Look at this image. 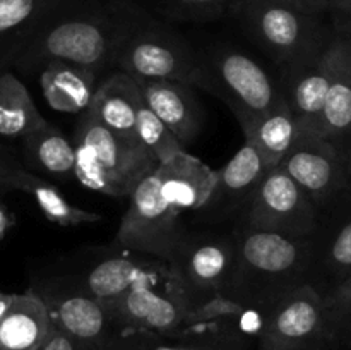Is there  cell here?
I'll use <instances>...</instances> for the list:
<instances>
[{
    "label": "cell",
    "instance_id": "cell-1",
    "mask_svg": "<svg viewBox=\"0 0 351 350\" xmlns=\"http://www.w3.org/2000/svg\"><path fill=\"white\" fill-rule=\"evenodd\" d=\"M149 16L143 0H60L19 51L12 71L34 75L48 60H65L101 75L115 69L125 38Z\"/></svg>",
    "mask_w": 351,
    "mask_h": 350
},
{
    "label": "cell",
    "instance_id": "cell-2",
    "mask_svg": "<svg viewBox=\"0 0 351 350\" xmlns=\"http://www.w3.org/2000/svg\"><path fill=\"white\" fill-rule=\"evenodd\" d=\"M235 266L226 297L269 307L307 285L308 237H293L235 223Z\"/></svg>",
    "mask_w": 351,
    "mask_h": 350
},
{
    "label": "cell",
    "instance_id": "cell-3",
    "mask_svg": "<svg viewBox=\"0 0 351 350\" xmlns=\"http://www.w3.org/2000/svg\"><path fill=\"white\" fill-rule=\"evenodd\" d=\"M72 144L75 180L99 194L130 196L136 185L158 167L156 158L137 137L108 129L89 110L81 113Z\"/></svg>",
    "mask_w": 351,
    "mask_h": 350
},
{
    "label": "cell",
    "instance_id": "cell-4",
    "mask_svg": "<svg viewBox=\"0 0 351 350\" xmlns=\"http://www.w3.org/2000/svg\"><path fill=\"white\" fill-rule=\"evenodd\" d=\"M233 17L285 72L317 55L331 38L324 16L274 0H240Z\"/></svg>",
    "mask_w": 351,
    "mask_h": 350
},
{
    "label": "cell",
    "instance_id": "cell-5",
    "mask_svg": "<svg viewBox=\"0 0 351 350\" xmlns=\"http://www.w3.org/2000/svg\"><path fill=\"white\" fill-rule=\"evenodd\" d=\"M115 69L134 79L177 81L206 88L204 60L170 23L149 17L137 24L120 47Z\"/></svg>",
    "mask_w": 351,
    "mask_h": 350
},
{
    "label": "cell",
    "instance_id": "cell-6",
    "mask_svg": "<svg viewBox=\"0 0 351 350\" xmlns=\"http://www.w3.org/2000/svg\"><path fill=\"white\" fill-rule=\"evenodd\" d=\"M204 60V91L218 96L239 120L242 132L273 108L283 95L266 69L235 47H218Z\"/></svg>",
    "mask_w": 351,
    "mask_h": 350
},
{
    "label": "cell",
    "instance_id": "cell-7",
    "mask_svg": "<svg viewBox=\"0 0 351 350\" xmlns=\"http://www.w3.org/2000/svg\"><path fill=\"white\" fill-rule=\"evenodd\" d=\"M168 263L191 307L213 295L226 294L235 266L233 232L185 226Z\"/></svg>",
    "mask_w": 351,
    "mask_h": 350
},
{
    "label": "cell",
    "instance_id": "cell-8",
    "mask_svg": "<svg viewBox=\"0 0 351 350\" xmlns=\"http://www.w3.org/2000/svg\"><path fill=\"white\" fill-rule=\"evenodd\" d=\"M259 350H332V329L324 299L302 285L278 299L266 312Z\"/></svg>",
    "mask_w": 351,
    "mask_h": 350
},
{
    "label": "cell",
    "instance_id": "cell-9",
    "mask_svg": "<svg viewBox=\"0 0 351 350\" xmlns=\"http://www.w3.org/2000/svg\"><path fill=\"white\" fill-rule=\"evenodd\" d=\"M129 198V208L120 220L113 246L170 261L185 226L180 213L161 196L156 168L136 185Z\"/></svg>",
    "mask_w": 351,
    "mask_h": 350
},
{
    "label": "cell",
    "instance_id": "cell-10",
    "mask_svg": "<svg viewBox=\"0 0 351 350\" xmlns=\"http://www.w3.org/2000/svg\"><path fill=\"white\" fill-rule=\"evenodd\" d=\"M103 305L123 336L180 335L191 309L187 295L175 275L160 281L137 285L117 301Z\"/></svg>",
    "mask_w": 351,
    "mask_h": 350
},
{
    "label": "cell",
    "instance_id": "cell-11",
    "mask_svg": "<svg viewBox=\"0 0 351 350\" xmlns=\"http://www.w3.org/2000/svg\"><path fill=\"white\" fill-rule=\"evenodd\" d=\"M50 314L51 325L86 350H122L123 335L115 328L105 305L55 277L31 287Z\"/></svg>",
    "mask_w": 351,
    "mask_h": 350
},
{
    "label": "cell",
    "instance_id": "cell-12",
    "mask_svg": "<svg viewBox=\"0 0 351 350\" xmlns=\"http://www.w3.org/2000/svg\"><path fill=\"white\" fill-rule=\"evenodd\" d=\"M171 275L173 271L168 261L112 246L101 256H93L84 268L60 278L82 294L108 304L137 285L165 280Z\"/></svg>",
    "mask_w": 351,
    "mask_h": 350
},
{
    "label": "cell",
    "instance_id": "cell-13",
    "mask_svg": "<svg viewBox=\"0 0 351 350\" xmlns=\"http://www.w3.org/2000/svg\"><path fill=\"white\" fill-rule=\"evenodd\" d=\"M317 216L319 209L312 199L290 175L274 167L264 175L237 223L285 235L308 237L317 225Z\"/></svg>",
    "mask_w": 351,
    "mask_h": 350
},
{
    "label": "cell",
    "instance_id": "cell-14",
    "mask_svg": "<svg viewBox=\"0 0 351 350\" xmlns=\"http://www.w3.org/2000/svg\"><path fill=\"white\" fill-rule=\"evenodd\" d=\"M308 244L307 285L326 299L351 270V189L319 209Z\"/></svg>",
    "mask_w": 351,
    "mask_h": 350
},
{
    "label": "cell",
    "instance_id": "cell-15",
    "mask_svg": "<svg viewBox=\"0 0 351 350\" xmlns=\"http://www.w3.org/2000/svg\"><path fill=\"white\" fill-rule=\"evenodd\" d=\"M278 167L293 178L317 209L351 189L345 156L324 137L300 134Z\"/></svg>",
    "mask_w": 351,
    "mask_h": 350
},
{
    "label": "cell",
    "instance_id": "cell-16",
    "mask_svg": "<svg viewBox=\"0 0 351 350\" xmlns=\"http://www.w3.org/2000/svg\"><path fill=\"white\" fill-rule=\"evenodd\" d=\"M269 170L256 148L249 141H243L240 150L216 170L215 187L208 201L194 211L195 222L204 225L233 222L235 225Z\"/></svg>",
    "mask_w": 351,
    "mask_h": 350
},
{
    "label": "cell",
    "instance_id": "cell-17",
    "mask_svg": "<svg viewBox=\"0 0 351 350\" xmlns=\"http://www.w3.org/2000/svg\"><path fill=\"white\" fill-rule=\"evenodd\" d=\"M331 26V38L317 55L285 72L287 91L283 93L297 119L300 134L317 136L319 120L339 51V34L332 21Z\"/></svg>",
    "mask_w": 351,
    "mask_h": 350
},
{
    "label": "cell",
    "instance_id": "cell-18",
    "mask_svg": "<svg viewBox=\"0 0 351 350\" xmlns=\"http://www.w3.org/2000/svg\"><path fill=\"white\" fill-rule=\"evenodd\" d=\"M339 34V51L319 120L317 136L341 153L351 146V21L332 16Z\"/></svg>",
    "mask_w": 351,
    "mask_h": 350
},
{
    "label": "cell",
    "instance_id": "cell-19",
    "mask_svg": "<svg viewBox=\"0 0 351 350\" xmlns=\"http://www.w3.org/2000/svg\"><path fill=\"white\" fill-rule=\"evenodd\" d=\"M147 108L171 130L182 146L191 144L202 129V110L192 86L160 79H134Z\"/></svg>",
    "mask_w": 351,
    "mask_h": 350
},
{
    "label": "cell",
    "instance_id": "cell-20",
    "mask_svg": "<svg viewBox=\"0 0 351 350\" xmlns=\"http://www.w3.org/2000/svg\"><path fill=\"white\" fill-rule=\"evenodd\" d=\"M156 174L161 196L180 215L197 211L208 201L216 182V170L187 150L158 163Z\"/></svg>",
    "mask_w": 351,
    "mask_h": 350
},
{
    "label": "cell",
    "instance_id": "cell-21",
    "mask_svg": "<svg viewBox=\"0 0 351 350\" xmlns=\"http://www.w3.org/2000/svg\"><path fill=\"white\" fill-rule=\"evenodd\" d=\"M48 105L57 112L82 113L89 108L98 88L95 71L65 60H48L36 72Z\"/></svg>",
    "mask_w": 351,
    "mask_h": 350
},
{
    "label": "cell",
    "instance_id": "cell-22",
    "mask_svg": "<svg viewBox=\"0 0 351 350\" xmlns=\"http://www.w3.org/2000/svg\"><path fill=\"white\" fill-rule=\"evenodd\" d=\"M51 329V319L43 299L29 288L16 294L0 319V350H38Z\"/></svg>",
    "mask_w": 351,
    "mask_h": 350
},
{
    "label": "cell",
    "instance_id": "cell-23",
    "mask_svg": "<svg viewBox=\"0 0 351 350\" xmlns=\"http://www.w3.org/2000/svg\"><path fill=\"white\" fill-rule=\"evenodd\" d=\"M141 103L143 95L134 78L115 71L99 82L88 110L108 129L136 137L137 108Z\"/></svg>",
    "mask_w": 351,
    "mask_h": 350
},
{
    "label": "cell",
    "instance_id": "cell-24",
    "mask_svg": "<svg viewBox=\"0 0 351 350\" xmlns=\"http://www.w3.org/2000/svg\"><path fill=\"white\" fill-rule=\"evenodd\" d=\"M60 0H0V74L12 71L24 45Z\"/></svg>",
    "mask_w": 351,
    "mask_h": 350
},
{
    "label": "cell",
    "instance_id": "cell-25",
    "mask_svg": "<svg viewBox=\"0 0 351 350\" xmlns=\"http://www.w3.org/2000/svg\"><path fill=\"white\" fill-rule=\"evenodd\" d=\"M298 136L300 129L297 119L283 93L273 108L261 115L249 127V130L243 132V141H249L261 154L264 163L269 168H274L291 150Z\"/></svg>",
    "mask_w": 351,
    "mask_h": 350
},
{
    "label": "cell",
    "instance_id": "cell-26",
    "mask_svg": "<svg viewBox=\"0 0 351 350\" xmlns=\"http://www.w3.org/2000/svg\"><path fill=\"white\" fill-rule=\"evenodd\" d=\"M23 153L24 161L33 170L58 180L75 178V151L72 139L48 120L23 137Z\"/></svg>",
    "mask_w": 351,
    "mask_h": 350
},
{
    "label": "cell",
    "instance_id": "cell-27",
    "mask_svg": "<svg viewBox=\"0 0 351 350\" xmlns=\"http://www.w3.org/2000/svg\"><path fill=\"white\" fill-rule=\"evenodd\" d=\"M9 191H21L34 199L40 211L48 222L58 226H79L101 220V215L74 206L53 184L26 167H19L12 175Z\"/></svg>",
    "mask_w": 351,
    "mask_h": 350
},
{
    "label": "cell",
    "instance_id": "cell-28",
    "mask_svg": "<svg viewBox=\"0 0 351 350\" xmlns=\"http://www.w3.org/2000/svg\"><path fill=\"white\" fill-rule=\"evenodd\" d=\"M47 122L24 82L5 71L0 74V136L23 139Z\"/></svg>",
    "mask_w": 351,
    "mask_h": 350
},
{
    "label": "cell",
    "instance_id": "cell-29",
    "mask_svg": "<svg viewBox=\"0 0 351 350\" xmlns=\"http://www.w3.org/2000/svg\"><path fill=\"white\" fill-rule=\"evenodd\" d=\"M153 16L167 23H211L233 17L240 0H143Z\"/></svg>",
    "mask_w": 351,
    "mask_h": 350
},
{
    "label": "cell",
    "instance_id": "cell-30",
    "mask_svg": "<svg viewBox=\"0 0 351 350\" xmlns=\"http://www.w3.org/2000/svg\"><path fill=\"white\" fill-rule=\"evenodd\" d=\"M136 137L143 143L144 148L153 153L158 163H165L185 150L180 141L171 134V130L147 108L144 100L137 108Z\"/></svg>",
    "mask_w": 351,
    "mask_h": 350
},
{
    "label": "cell",
    "instance_id": "cell-31",
    "mask_svg": "<svg viewBox=\"0 0 351 350\" xmlns=\"http://www.w3.org/2000/svg\"><path fill=\"white\" fill-rule=\"evenodd\" d=\"M324 304L329 311V318L351 307V270L345 280L324 299Z\"/></svg>",
    "mask_w": 351,
    "mask_h": 350
},
{
    "label": "cell",
    "instance_id": "cell-32",
    "mask_svg": "<svg viewBox=\"0 0 351 350\" xmlns=\"http://www.w3.org/2000/svg\"><path fill=\"white\" fill-rule=\"evenodd\" d=\"M331 329L335 349L351 350V307L331 316Z\"/></svg>",
    "mask_w": 351,
    "mask_h": 350
},
{
    "label": "cell",
    "instance_id": "cell-33",
    "mask_svg": "<svg viewBox=\"0 0 351 350\" xmlns=\"http://www.w3.org/2000/svg\"><path fill=\"white\" fill-rule=\"evenodd\" d=\"M38 350H86L82 349L79 343H75L71 336L65 335L64 331H60L58 328H55L51 325L50 333H48L47 340L43 342V345Z\"/></svg>",
    "mask_w": 351,
    "mask_h": 350
},
{
    "label": "cell",
    "instance_id": "cell-34",
    "mask_svg": "<svg viewBox=\"0 0 351 350\" xmlns=\"http://www.w3.org/2000/svg\"><path fill=\"white\" fill-rule=\"evenodd\" d=\"M19 167H23V165L0 146V196L9 192L10 178H12V175L16 174Z\"/></svg>",
    "mask_w": 351,
    "mask_h": 350
},
{
    "label": "cell",
    "instance_id": "cell-35",
    "mask_svg": "<svg viewBox=\"0 0 351 350\" xmlns=\"http://www.w3.org/2000/svg\"><path fill=\"white\" fill-rule=\"evenodd\" d=\"M274 2L287 3V5L295 7L298 10H304L308 14H317V16H326L331 10L332 0H274Z\"/></svg>",
    "mask_w": 351,
    "mask_h": 350
},
{
    "label": "cell",
    "instance_id": "cell-36",
    "mask_svg": "<svg viewBox=\"0 0 351 350\" xmlns=\"http://www.w3.org/2000/svg\"><path fill=\"white\" fill-rule=\"evenodd\" d=\"M14 225H16V215L0 196V242L5 239V235L12 230Z\"/></svg>",
    "mask_w": 351,
    "mask_h": 350
},
{
    "label": "cell",
    "instance_id": "cell-37",
    "mask_svg": "<svg viewBox=\"0 0 351 350\" xmlns=\"http://www.w3.org/2000/svg\"><path fill=\"white\" fill-rule=\"evenodd\" d=\"M329 14L351 21V0H332Z\"/></svg>",
    "mask_w": 351,
    "mask_h": 350
},
{
    "label": "cell",
    "instance_id": "cell-38",
    "mask_svg": "<svg viewBox=\"0 0 351 350\" xmlns=\"http://www.w3.org/2000/svg\"><path fill=\"white\" fill-rule=\"evenodd\" d=\"M16 294H5V292H0V319L3 318V314L7 312V309L12 304Z\"/></svg>",
    "mask_w": 351,
    "mask_h": 350
},
{
    "label": "cell",
    "instance_id": "cell-39",
    "mask_svg": "<svg viewBox=\"0 0 351 350\" xmlns=\"http://www.w3.org/2000/svg\"><path fill=\"white\" fill-rule=\"evenodd\" d=\"M343 156H345V163H346V172H348V177H350V184H351V146L348 150L343 153Z\"/></svg>",
    "mask_w": 351,
    "mask_h": 350
}]
</instances>
